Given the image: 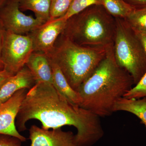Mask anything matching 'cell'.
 Instances as JSON below:
<instances>
[{
    "instance_id": "6da1fadb",
    "label": "cell",
    "mask_w": 146,
    "mask_h": 146,
    "mask_svg": "<svg viewBox=\"0 0 146 146\" xmlns=\"http://www.w3.org/2000/svg\"><path fill=\"white\" fill-rule=\"evenodd\" d=\"M100 117L89 110L68 102L51 84L39 82L27 92L16 119L19 132L27 129L31 119L39 121L45 129L64 126L76 128L78 146H92L104 132Z\"/></svg>"
},
{
    "instance_id": "7a4b0ae2",
    "label": "cell",
    "mask_w": 146,
    "mask_h": 146,
    "mask_svg": "<svg viewBox=\"0 0 146 146\" xmlns=\"http://www.w3.org/2000/svg\"><path fill=\"white\" fill-rule=\"evenodd\" d=\"M134 84L132 76L116 62L113 46L96 70L78 89L80 107L100 117L110 116L115 105Z\"/></svg>"
},
{
    "instance_id": "3957f363",
    "label": "cell",
    "mask_w": 146,
    "mask_h": 146,
    "mask_svg": "<svg viewBox=\"0 0 146 146\" xmlns=\"http://www.w3.org/2000/svg\"><path fill=\"white\" fill-rule=\"evenodd\" d=\"M116 18L102 5H93L68 18L61 35L76 44L96 48L113 46Z\"/></svg>"
},
{
    "instance_id": "277c9868",
    "label": "cell",
    "mask_w": 146,
    "mask_h": 146,
    "mask_svg": "<svg viewBox=\"0 0 146 146\" xmlns=\"http://www.w3.org/2000/svg\"><path fill=\"white\" fill-rule=\"evenodd\" d=\"M108 48L82 46L60 34L52 49L46 54L60 69L72 88L77 91L94 72Z\"/></svg>"
},
{
    "instance_id": "5b68a950",
    "label": "cell",
    "mask_w": 146,
    "mask_h": 146,
    "mask_svg": "<svg viewBox=\"0 0 146 146\" xmlns=\"http://www.w3.org/2000/svg\"><path fill=\"white\" fill-rule=\"evenodd\" d=\"M116 30L113 45L115 60L127 71L136 84L146 73V55L136 33L121 18H115Z\"/></svg>"
},
{
    "instance_id": "8992f818",
    "label": "cell",
    "mask_w": 146,
    "mask_h": 146,
    "mask_svg": "<svg viewBox=\"0 0 146 146\" xmlns=\"http://www.w3.org/2000/svg\"><path fill=\"white\" fill-rule=\"evenodd\" d=\"M33 51L29 34H16L6 31L2 54L4 70L11 75L16 74L25 66Z\"/></svg>"
},
{
    "instance_id": "52a82bcc",
    "label": "cell",
    "mask_w": 146,
    "mask_h": 146,
    "mask_svg": "<svg viewBox=\"0 0 146 146\" xmlns=\"http://www.w3.org/2000/svg\"><path fill=\"white\" fill-rule=\"evenodd\" d=\"M0 20L6 31L23 35L29 34L44 23L23 13L18 0H8L0 9Z\"/></svg>"
},
{
    "instance_id": "ba28073f",
    "label": "cell",
    "mask_w": 146,
    "mask_h": 146,
    "mask_svg": "<svg viewBox=\"0 0 146 146\" xmlns=\"http://www.w3.org/2000/svg\"><path fill=\"white\" fill-rule=\"evenodd\" d=\"M27 91L26 88L20 89L0 104V134L14 136L23 142L26 141L27 138L19 133L15 121Z\"/></svg>"
},
{
    "instance_id": "9c48e42d",
    "label": "cell",
    "mask_w": 146,
    "mask_h": 146,
    "mask_svg": "<svg viewBox=\"0 0 146 146\" xmlns=\"http://www.w3.org/2000/svg\"><path fill=\"white\" fill-rule=\"evenodd\" d=\"M66 22L60 18L50 20L28 34L32 41L34 51L48 53L63 31Z\"/></svg>"
},
{
    "instance_id": "30bf717a",
    "label": "cell",
    "mask_w": 146,
    "mask_h": 146,
    "mask_svg": "<svg viewBox=\"0 0 146 146\" xmlns=\"http://www.w3.org/2000/svg\"><path fill=\"white\" fill-rule=\"evenodd\" d=\"M29 139L30 146H78L76 135L61 128L50 130L32 125L29 129Z\"/></svg>"
},
{
    "instance_id": "8fae6325",
    "label": "cell",
    "mask_w": 146,
    "mask_h": 146,
    "mask_svg": "<svg viewBox=\"0 0 146 146\" xmlns=\"http://www.w3.org/2000/svg\"><path fill=\"white\" fill-rule=\"evenodd\" d=\"M36 82L30 71L25 66L11 76L0 88V104L9 99L15 93L22 89H31Z\"/></svg>"
},
{
    "instance_id": "7c38bea8",
    "label": "cell",
    "mask_w": 146,
    "mask_h": 146,
    "mask_svg": "<svg viewBox=\"0 0 146 146\" xmlns=\"http://www.w3.org/2000/svg\"><path fill=\"white\" fill-rule=\"evenodd\" d=\"M25 66L30 71L36 83L45 82L52 84V69L46 54L33 51Z\"/></svg>"
},
{
    "instance_id": "4fadbf2b",
    "label": "cell",
    "mask_w": 146,
    "mask_h": 146,
    "mask_svg": "<svg viewBox=\"0 0 146 146\" xmlns=\"http://www.w3.org/2000/svg\"><path fill=\"white\" fill-rule=\"evenodd\" d=\"M49 60L52 69V85L68 102L74 105L80 106L81 99L78 92L72 88L57 65Z\"/></svg>"
},
{
    "instance_id": "5bb4252c",
    "label": "cell",
    "mask_w": 146,
    "mask_h": 146,
    "mask_svg": "<svg viewBox=\"0 0 146 146\" xmlns=\"http://www.w3.org/2000/svg\"><path fill=\"white\" fill-rule=\"evenodd\" d=\"M114 111H125L135 115L143 124L146 130V98L127 99L123 97L116 103Z\"/></svg>"
},
{
    "instance_id": "9a60e30c",
    "label": "cell",
    "mask_w": 146,
    "mask_h": 146,
    "mask_svg": "<svg viewBox=\"0 0 146 146\" xmlns=\"http://www.w3.org/2000/svg\"><path fill=\"white\" fill-rule=\"evenodd\" d=\"M19 7L22 11H33L35 18L44 23L50 20L52 0H18Z\"/></svg>"
},
{
    "instance_id": "2e32d148",
    "label": "cell",
    "mask_w": 146,
    "mask_h": 146,
    "mask_svg": "<svg viewBox=\"0 0 146 146\" xmlns=\"http://www.w3.org/2000/svg\"><path fill=\"white\" fill-rule=\"evenodd\" d=\"M102 5L115 18H125L135 9L123 0H102Z\"/></svg>"
},
{
    "instance_id": "e0dca14e",
    "label": "cell",
    "mask_w": 146,
    "mask_h": 146,
    "mask_svg": "<svg viewBox=\"0 0 146 146\" xmlns=\"http://www.w3.org/2000/svg\"><path fill=\"white\" fill-rule=\"evenodd\" d=\"M123 19L134 31L146 33V7L134 9Z\"/></svg>"
},
{
    "instance_id": "ac0fdd59",
    "label": "cell",
    "mask_w": 146,
    "mask_h": 146,
    "mask_svg": "<svg viewBox=\"0 0 146 146\" xmlns=\"http://www.w3.org/2000/svg\"><path fill=\"white\" fill-rule=\"evenodd\" d=\"M93 5H102V0H73L66 14L60 18L65 21Z\"/></svg>"
},
{
    "instance_id": "d6986e66",
    "label": "cell",
    "mask_w": 146,
    "mask_h": 146,
    "mask_svg": "<svg viewBox=\"0 0 146 146\" xmlns=\"http://www.w3.org/2000/svg\"><path fill=\"white\" fill-rule=\"evenodd\" d=\"M73 0H52L51 6L50 20L63 17L66 14Z\"/></svg>"
},
{
    "instance_id": "ffe728a7",
    "label": "cell",
    "mask_w": 146,
    "mask_h": 146,
    "mask_svg": "<svg viewBox=\"0 0 146 146\" xmlns=\"http://www.w3.org/2000/svg\"><path fill=\"white\" fill-rule=\"evenodd\" d=\"M123 98L127 99L146 98V73L140 81L125 94Z\"/></svg>"
},
{
    "instance_id": "44dd1931",
    "label": "cell",
    "mask_w": 146,
    "mask_h": 146,
    "mask_svg": "<svg viewBox=\"0 0 146 146\" xmlns=\"http://www.w3.org/2000/svg\"><path fill=\"white\" fill-rule=\"evenodd\" d=\"M22 142L14 136L0 134V146H22Z\"/></svg>"
},
{
    "instance_id": "7402d4cb",
    "label": "cell",
    "mask_w": 146,
    "mask_h": 146,
    "mask_svg": "<svg viewBox=\"0 0 146 146\" xmlns=\"http://www.w3.org/2000/svg\"><path fill=\"white\" fill-rule=\"evenodd\" d=\"M6 30L0 20V71L4 70V65L2 59V50L4 42Z\"/></svg>"
},
{
    "instance_id": "603a6c76",
    "label": "cell",
    "mask_w": 146,
    "mask_h": 146,
    "mask_svg": "<svg viewBox=\"0 0 146 146\" xmlns=\"http://www.w3.org/2000/svg\"><path fill=\"white\" fill-rule=\"evenodd\" d=\"M127 4L134 8L146 7V0H123Z\"/></svg>"
},
{
    "instance_id": "cb8c5ba5",
    "label": "cell",
    "mask_w": 146,
    "mask_h": 146,
    "mask_svg": "<svg viewBox=\"0 0 146 146\" xmlns=\"http://www.w3.org/2000/svg\"><path fill=\"white\" fill-rule=\"evenodd\" d=\"M135 32L142 43L146 55V33L135 31Z\"/></svg>"
},
{
    "instance_id": "d4e9b609",
    "label": "cell",
    "mask_w": 146,
    "mask_h": 146,
    "mask_svg": "<svg viewBox=\"0 0 146 146\" xmlns=\"http://www.w3.org/2000/svg\"><path fill=\"white\" fill-rule=\"evenodd\" d=\"M12 76L9 73H7L4 70V72L0 74V88H1L4 83L10 77Z\"/></svg>"
},
{
    "instance_id": "484cf974",
    "label": "cell",
    "mask_w": 146,
    "mask_h": 146,
    "mask_svg": "<svg viewBox=\"0 0 146 146\" xmlns=\"http://www.w3.org/2000/svg\"><path fill=\"white\" fill-rule=\"evenodd\" d=\"M8 0H0V9L3 6Z\"/></svg>"
},
{
    "instance_id": "4316f807",
    "label": "cell",
    "mask_w": 146,
    "mask_h": 146,
    "mask_svg": "<svg viewBox=\"0 0 146 146\" xmlns=\"http://www.w3.org/2000/svg\"><path fill=\"white\" fill-rule=\"evenodd\" d=\"M4 72V70H2V71H0V74H1V73H2L3 72Z\"/></svg>"
}]
</instances>
